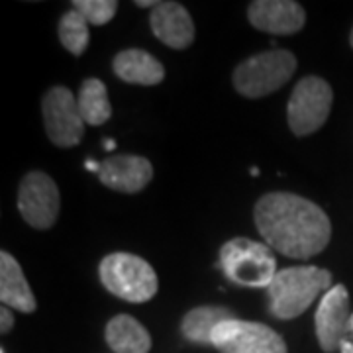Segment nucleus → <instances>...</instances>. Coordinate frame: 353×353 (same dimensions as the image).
<instances>
[{
	"label": "nucleus",
	"instance_id": "39448f33",
	"mask_svg": "<svg viewBox=\"0 0 353 353\" xmlns=\"http://www.w3.org/2000/svg\"><path fill=\"white\" fill-rule=\"evenodd\" d=\"M296 71V57L285 50L252 55L234 71V87L248 99H261L283 87Z\"/></svg>",
	"mask_w": 353,
	"mask_h": 353
},
{
	"label": "nucleus",
	"instance_id": "b1692460",
	"mask_svg": "<svg viewBox=\"0 0 353 353\" xmlns=\"http://www.w3.org/2000/svg\"><path fill=\"white\" fill-rule=\"evenodd\" d=\"M85 167H87V169H90V171H97V173L101 171V163H97V161H87V163H85Z\"/></svg>",
	"mask_w": 353,
	"mask_h": 353
},
{
	"label": "nucleus",
	"instance_id": "1a4fd4ad",
	"mask_svg": "<svg viewBox=\"0 0 353 353\" xmlns=\"http://www.w3.org/2000/svg\"><path fill=\"white\" fill-rule=\"evenodd\" d=\"M59 189L43 171H32L22 179L18 189V210L36 230H48L59 216Z\"/></svg>",
	"mask_w": 353,
	"mask_h": 353
},
{
	"label": "nucleus",
	"instance_id": "f03ea898",
	"mask_svg": "<svg viewBox=\"0 0 353 353\" xmlns=\"http://www.w3.org/2000/svg\"><path fill=\"white\" fill-rule=\"evenodd\" d=\"M332 289V273L314 265L289 267L279 271L267 289L269 312L279 320H292L304 314L310 304Z\"/></svg>",
	"mask_w": 353,
	"mask_h": 353
},
{
	"label": "nucleus",
	"instance_id": "4468645a",
	"mask_svg": "<svg viewBox=\"0 0 353 353\" xmlns=\"http://www.w3.org/2000/svg\"><path fill=\"white\" fill-rule=\"evenodd\" d=\"M0 301L24 314L36 310V296L30 289L20 263L8 252L0 253Z\"/></svg>",
	"mask_w": 353,
	"mask_h": 353
},
{
	"label": "nucleus",
	"instance_id": "20e7f679",
	"mask_svg": "<svg viewBox=\"0 0 353 353\" xmlns=\"http://www.w3.org/2000/svg\"><path fill=\"white\" fill-rule=\"evenodd\" d=\"M106 290L126 303H148L157 294L159 281L153 267L134 253H110L99 267Z\"/></svg>",
	"mask_w": 353,
	"mask_h": 353
},
{
	"label": "nucleus",
	"instance_id": "f8f14e48",
	"mask_svg": "<svg viewBox=\"0 0 353 353\" xmlns=\"http://www.w3.org/2000/svg\"><path fill=\"white\" fill-rule=\"evenodd\" d=\"M99 179L104 187L134 194L153 179V165L139 155H112L101 163Z\"/></svg>",
	"mask_w": 353,
	"mask_h": 353
},
{
	"label": "nucleus",
	"instance_id": "f257e3e1",
	"mask_svg": "<svg viewBox=\"0 0 353 353\" xmlns=\"http://www.w3.org/2000/svg\"><path fill=\"white\" fill-rule=\"evenodd\" d=\"M255 226L271 250L308 259L328 248L332 224L328 214L304 196L292 192H269L255 204Z\"/></svg>",
	"mask_w": 353,
	"mask_h": 353
},
{
	"label": "nucleus",
	"instance_id": "423d86ee",
	"mask_svg": "<svg viewBox=\"0 0 353 353\" xmlns=\"http://www.w3.org/2000/svg\"><path fill=\"white\" fill-rule=\"evenodd\" d=\"M334 92L320 77H304L294 87L287 106L289 126L296 136H310L326 124Z\"/></svg>",
	"mask_w": 353,
	"mask_h": 353
},
{
	"label": "nucleus",
	"instance_id": "f3484780",
	"mask_svg": "<svg viewBox=\"0 0 353 353\" xmlns=\"http://www.w3.org/2000/svg\"><path fill=\"white\" fill-rule=\"evenodd\" d=\"M234 316L228 308L220 306H199L190 310L183 318L181 330L185 338L194 343H212V332H214L222 322L232 320Z\"/></svg>",
	"mask_w": 353,
	"mask_h": 353
},
{
	"label": "nucleus",
	"instance_id": "bb28decb",
	"mask_svg": "<svg viewBox=\"0 0 353 353\" xmlns=\"http://www.w3.org/2000/svg\"><path fill=\"white\" fill-rule=\"evenodd\" d=\"M0 353H4V350H0Z\"/></svg>",
	"mask_w": 353,
	"mask_h": 353
},
{
	"label": "nucleus",
	"instance_id": "5701e85b",
	"mask_svg": "<svg viewBox=\"0 0 353 353\" xmlns=\"http://www.w3.org/2000/svg\"><path fill=\"white\" fill-rule=\"evenodd\" d=\"M136 4L141 6V8H155L159 2H155V0H136Z\"/></svg>",
	"mask_w": 353,
	"mask_h": 353
},
{
	"label": "nucleus",
	"instance_id": "a878e982",
	"mask_svg": "<svg viewBox=\"0 0 353 353\" xmlns=\"http://www.w3.org/2000/svg\"><path fill=\"white\" fill-rule=\"evenodd\" d=\"M350 43H352V48H353V30H352V36H350Z\"/></svg>",
	"mask_w": 353,
	"mask_h": 353
},
{
	"label": "nucleus",
	"instance_id": "a211bd4d",
	"mask_svg": "<svg viewBox=\"0 0 353 353\" xmlns=\"http://www.w3.org/2000/svg\"><path fill=\"white\" fill-rule=\"evenodd\" d=\"M79 110L88 126H102L110 120L112 116V106L108 101L106 85L99 79H87L81 85L79 92Z\"/></svg>",
	"mask_w": 353,
	"mask_h": 353
},
{
	"label": "nucleus",
	"instance_id": "393cba45",
	"mask_svg": "<svg viewBox=\"0 0 353 353\" xmlns=\"http://www.w3.org/2000/svg\"><path fill=\"white\" fill-rule=\"evenodd\" d=\"M104 145H106V150H114V141H110V139L104 141Z\"/></svg>",
	"mask_w": 353,
	"mask_h": 353
},
{
	"label": "nucleus",
	"instance_id": "aec40b11",
	"mask_svg": "<svg viewBox=\"0 0 353 353\" xmlns=\"http://www.w3.org/2000/svg\"><path fill=\"white\" fill-rule=\"evenodd\" d=\"M73 8L83 14L88 24L104 26L116 16L118 2L116 0H73Z\"/></svg>",
	"mask_w": 353,
	"mask_h": 353
},
{
	"label": "nucleus",
	"instance_id": "9b49d317",
	"mask_svg": "<svg viewBox=\"0 0 353 353\" xmlns=\"http://www.w3.org/2000/svg\"><path fill=\"white\" fill-rule=\"evenodd\" d=\"M250 24L273 36H289L303 30L304 8L294 0H255L248 8Z\"/></svg>",
	"mask_w": 353,
	"mask_h": 353
},
{
	"label": "nucleus",
	"instance_id": "dca6fc26",
	"mask_svg": "<svg viewBox=\"0 0 353 353\" xmlns=\"http://www.w3.org/2000/svg\"><path fill=\"white\" fill-rule=\"evenodd\" d=\"M106 343L114 353H150L152 336L136 318L118 314L106 324Z\"/></svg>",
	"mask_w": 353,
	"mask_h": 353
},
{
	"label": "nucleus",
	"instance_id": "ddd939ff",
	"mask_svg": "<svg viewBox=\"0 0 353 353\" xmlns=\"http://www.w3.org/2000/svg\"><path fill=\"white\" fill-rule=\"evenodd\" d=\"M150 26L155 38L173 50H185L194 39L192 18L179 2H159L152 10Z\"/></svg>",
	"mask_w": 353,
	"mask_h": 353
},
{
	"label": "nucleus",
	"instance_id": "6ab92c4d",
	"mask_svg": "<svg viewBox=\"0 0 353 353\" xmlns=\"http://www.w3.org/2000/svg\"><path fill=\"white\" fill-rule=\"evenodd\" d=\"M59 39H61L65 50L71 51L77 57L87 51L88 39H90L88 22L83 18V14L77 12L75 8L63 14V18L59 22Z\"/></svg>",
	"mask_w": 353,
	"mask_h": 353
},
{
	"label": "nucleus",
	"instance_id": "0eeeda50",
	"mask_svg": "<svg viewBox=\"0 0 353 353\" xmlns=\"http://www.w3.org/2000/svg\"><path fill=\"white\" fill-rule=\"evenodd\" d=\"M212 345L220 353H287V343L275 330L236 318L212 332Z\"/></svg>",
	"mask_w": 353,
	"mask_h": 353
},
{
	"label": "nucleus",
	"instance_id": "6e6552de",
	"mask_svg": "<svg viewBox=\"0 0 353 353\" xmlns=\"http://www.w3.org/2000/svg\"><path fill=\"white\" fill-rule=\"evenodd\" d=\"M43 122L51 143L57 148H75L85 134V120L79 102L67 87H53L43 97Z\"/></svg>",
	"mask_w": 353,
	"mask_h": 353
},
{
	"label": "nucleus",
	"instance_id": "7ed1b4c3",
	"mask_svg": "<svg viewBox=\"0 0 353 353\" xmlns=\"http://www.w3.org/2000/svg\"><path fill=\"white\" fill-rule=\"evenodd\" d=\"M220 267L232 283L248 289H269L279 273L271 248L248 238H236L222 245Z\"/></svg>",
	"mask_w": 353,
	"mask_h": 353
},
{
	"label": "nucleus",
	"instance_id": "2eb2a0df",
	"mask_svg": "<svg viewBox=\"0 0 353 353\" xmlns=\"http://www.w3.org/2000/svg\"><path fill=\"white\" fill-rule=\"evenodd\" d=\"M112 67L118 79L132 85L152 87V85L161 83L165 77L163 65L143 50L120 51L114 57Z\"/></svg>",
	"mask_w": 353,
	"mask_h": 353
},
{
	"label": "nucleus",
	"instance_id": "9d476101",
	"mask_svg": "<svg viewBox=\"0 0 353 353\" xmlns=\"http://www.w3.org/2000/svg\"><path fill=\"white\" fill-rule=\"evenodd\" d=\"M350 318V292L343 285H336L322 296L316 310V338L324 352L340 350Z\"/></svg>",
	"mask_w": 353,
	"mask_h": 353
},
{
	"label": "nucleus",
	"instance_id": "4be33fe9",
	"mask_svg": "<svg viewBox=\"0 0 353 353\" xmlns=\"http://www.w3.org/2000/svg\"><path fill=\"white\" fill-rule=\"evenodd\" d=\"M340 353H353V314L350 318V324H347V330H345V336L341 340Z\"/></svg>",
	"mask_w": 353,
	"mask_h": 353
},
{
	"label": "nucleus",
	"instance_id": "412c9836",
	"mask_svg": "<svg viewBox=\"0 0 353 353\" xmlns=\"http://www.w3.org/2000/svg\"><path fill=\"white\" fill-rule=\"evenodd\" d=\"M14 326V316L10 312V308L8 306H2L0 308V332L2 334H8Z\"/></svg>",
	"mask_w": 353,
	"mask_h": 353
}]
</instances>
